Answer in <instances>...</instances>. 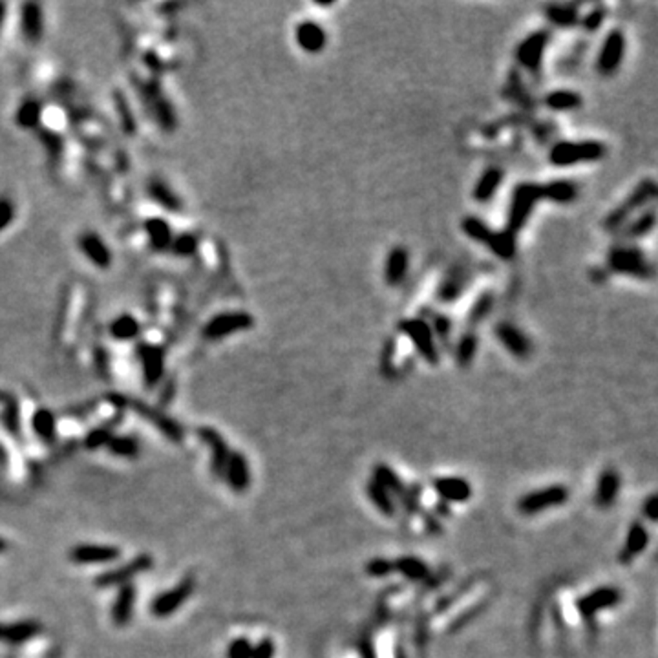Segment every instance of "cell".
I'll return each mask as SVG.
<instances>
[{
	"mask_svg": "<svg viewBox=\"0 0 658 658\" xmlns=\"http://www.w3.org/2000/svg\"><path fill=\"white\" fill-rule=\"evenodd\" d=\"M607 154L600 141H561L552 147L549 161L554 167H574L580 163H594Z\"/></svg>",
	"mask_w": 658,
	"mask_h": 658,
	"instance_id": "obj_1",
	"label": "cell"
},
{
	"mask_svg": "<svg viewBox=\"0 0 658 658\" xmlns=\"http://www.w3.org/2000/svg\"><path fill=\"white\" fill-rule=\"evenodd\" d=\"M654 196H657V185L653 179H644V181L631 192V196L626 198L622 203L614 210H611L609 216L605 218L604 227L607 231H620L627 222H631L635 213L640 209H645L653 203Z\"/></svg>",
	"mask_w": 658,
	"mask_h": 658,
	"instance_id": "obj_2",
	"label": "cell"
},
{
	"mask_svg": "<svg viewBox=\"0 0 658 658\" xmlns=\"http://www.w3.org/2000/svg\"><path fill=\"white\" fill-rule=\"evenodd\" d=\"M607 265L618 275L635 276L638 280H651L654 269L644 253L635 245H616L607 256Z\"/></svg>",
	"mask_w": 658,
	"mask_h": 658,
	"instance_id": "obj_3",
	"label": "cell"
},
{
	"mask_svg": "<svg viewBox=\"0 0 658 658\" xmlns=\"http://www.w3.org/2000/svg\"><path fill=\"white\" fill-rule=\"evenodd\" d=\"M543 200V187L536 183H521L514 191V196L510 201V210H508V234H516L520 229H523L529 216L532 214L534 205Z\"/></svg>",
	"mask_w": 658,
	"mask_h": 658,
	"instance_id": "obj_4",
	"label": "cell"
},
{
	"mask_svg": "<svg viewBox=\"0 0 658 658\" xmlns=\"http://www.w3.org/2000/svg\"><path fill=\"white\" fill-rule=\"evenodd\" d=\"M462 231L467 232V236L472 240L489 245L490 249L501 258H512L516 253L514 236L508 234V232H494L486 223L479 222L477 218L470 216V218L462 220Z\"/></svg>",
	"mask_w": 658,
	"mask_h": 658,
	"instance_id": "obj_5",
	"label": "cell"
},
{
	"mask_svg": "<svg viewBox=\"0 0 658 658\" xmlns=\"http://www.w3.org/2000/svg\"><path fill=\"white\" fill-rule=\"evenodd\" d=\"M399 329L412 340V344L424 361L433 366L439 362V347L436 344V335L426 322L419 321V318H406V321L399 322Z\"/></svg>",
	"mask_w": 658,
	"mask_h": 658,
	"instance_id": "obj_6",
	"label": "cell"
},
{
	"mask_svg": "<svg viewBox=\"0 0 658 658\" xmlns=\"http://www.w3.org/2000/svg\"><path fill=\"white\" fill-rule=\"evenodd\" d=\"M154 565L150 554H139L133 558L128 563L121 565L117 569L107 570V573L99 574L95 578V587L99 589H110V587H123L126 583H132L133 578H138L139 574L148 573Z\"/></svg>",
	"mask_w": 658,
	"mask_h": 658,
	"instance_id": "obj_7",
	"label": "cell"
},
{
	"mask_svg": "<svg viewBox=\"0 0 658 658\" xmlns=\"http://www.w3.org/2000/svg\"><path fill=\"white\" fill-rule=\"evenodd\" d=\"M194 589H196V580H194V576L183 578L176 587L169 589V591H164L163 594H157L156 598H154V602H152L150 605L152 614H154L156 618H169L170 614L176 613V611L191 598Z\"/></svg>",
	"mask_w": 658,
	"mask_h": 658,
	"instance_id": "obj_8",
	"label": "cell"
},
{
	"mask_svg": "<svg viewBox=\"0 0 658 658\" xmlns=\"http://www.w3.org/2000/svg\"><path fill=\"white\" fill-rule=\"evenodd\" d=\"M254 324L253 315L245 311H227V313H220V315L213 316L209 321V324L203 328V337L207 340H220V338H225L232 333H238V331H245V329H251Z\"/></svg>",
	"mask_w": 658,
	"mask_h": 658,
	"instance_id": "obj_9",
	"label": "cell"
},
{
	"mask_svg": "<svg viewBox=\"0 0 658 658\" xmlns=\"http://www.w3.org/2000/svg\"><path fill=\"white\" fill-rule=\"evenodd\" d=\"M569 499V490L565 489L563 485H554L547 486V489L536 490L518 501V510L525 516H532V514H539V512L547 510L552 507H560Z\"/></svg>",
	"mask_w": 658,
	"mask_h": 658,
	"instance_id": "obj_10",
	"label": "cell"
},
{
	"mask_svg": "<svg viewBox=\"0 0 658 658\" xmlns=\"http://www.w3.org/2000/svg\"><path fill=\"white\" fill-rule=\"evenodd\" d=\"M627 40L620 30H613L607 33L604 39V44L600 48V54L596 59V70L602 76H613L622 66L623 57H626Z\"/></svg>",
	"mask_w": 658,
	"mask_h": 658,
	"instance_id": "obj_11",
	"label": "cell"
},
{
	"mask_svg": "<svg viewBox=\"0 0 658 658\" xmlns=\"http://www.w3.org/2000/svg\"><path fill=\"white\" fill-rule=\"evenodd\" d=\"M622 600V592L618 591L616 587H600L594 589L589 594L582 596L576 600L574 607H576V613L582 620H592L594 616H598V613L607 609H613L616 605L620 604Z\"/></svg>",
	"mask_w": 658,
	"mask_h": 658,
	"instance_id": "obj_12",
	"label": "cell"
},
{
	"mask_svg": "<svg viewBox=\"0 0 658 658\" xmlns=\"http://www.w3.org/2000/svg\"><path fill=\"white\" fill-rule=\"evenodd\" d=\"M125 405L132 406L133 412H136L138 415H141L143 419H148V421H150V423L154 424L157 430L163 431L164 436H167V439H170L172 443H181L183 441V436H185V433H183V428L179 426L176 421H172L169 415H164L161 409L152 408V406H148V405H143V402H139V400L123 399V406Z\"/></svg>",
	"mask_w": 658,
	"mask_h": 658,
	"instance_id": "obj_13",
	"label": "cell"
},
{
	"mask_svg": "<svg viewBox=\"0 0 658 658\" xmlns=\"http://www.w3.org/2000/svg\"><path fill=\"white\" fill-rule=\"evenodd\" d=\"M496 337L503 346L507 347V352L516 359H529L530 353H532L530 338L510 322H499L496 325Z\"/></svg>",
	"mask_w": 658,
	"mask_h": 658,
	"instance_id": "obj_14",
	"label": "cell"
},
{
	"mask_svg": "<svg viewBox=\"0 0 658 658\" xmlns=\"http://www.w3.org/2000/svg\"><path fill=\"white\" fill-rule=\"evenodd\" d=\"M549 44V33L547 32H534L530 33L527 39L521 40V44L518 46V61L521 66H525L530 71H538L542 66L543 54Z\"/></svg>",
	"mask_w": 658,
	"mask_h": 658,
	"instance_id": "obj_15",
	"label": "cell"
},
{
	"mask_svg": "<svg viewBox=\"0 0 658 658\" xmlns=\"http://www.w3.org/2000/svg\"><path fill=\"white\" fill-rule=\"evenodd\" d=\"M138 357L143 366V378L145 386L154 388L164 373V352L161 347L152 344H139Z\"/></svg>",
	"mask_w": 658,
	"mask_h": 658,
	"instance_id": "obj_16",
	"label": "cell"
},
{
	"mask_svg": "<svg viewBox=\"0 0 658 658\" xmlns=\"http://www.w3.org/2000/svg\"><path fill=\"white\" fill-rule=\"evenodd\" d=\"M121 558V549L112 547V545H77L70 551V560L79 565H92V563H112Z\"/></svg>",
	"mask_w": 658,
	"mask_h": 658,
	"instance_id": "obj_17",
	"label": "cell"
},
{
	"mask_svg": "<svg viewBox=\"0 0 658 658\" xmlns=\"http://www.w3.org/2000/svg\"><path fill=\"white\" fill-rule=\"evenodd\" d=\"M198 436L201 437L203 443H207L213 452V461H210V470L216 477L225 476V468H227L229 457H231V450H229L227 443L220 436L218 431L214 428H200Z\"/></svg>",
	"mask_w": 658,
	"mask_h": 658,
	"instance_id": "obj_18",
	"label": "cell"
},
{
	"mask_svg": "<svg viewBox=\"0 0 658 658\" xmlns=\"http://www.w3.org/2000/svg\"><path fill=\"white\" fill-rule=\"evenodd\" d=\"M294 39H297V44L300 46V49H304L306 54H321L328 44V33H325L324 26H321L315 20H304V23L298 24Z\"/></svg>",
	"mask_w": 658,
	"mask_h": 658,
	"instance_id": "obj_19",
	"label": "cell"
},
{
	"mask_svg": "<svg viewBox=\"0 0 658 658\" xmlns=\"http://www.w3.org/2000/svg\"><path fill=\"white\" fill-rule=\"evenodd\" d=\"M433 492L441 501L465 503L472 498V486L461 477H439L433 479Z\"/></svg>",
	"mask_w": 658,
	"mask_h": 658,
	"instance_id": "obj_20",
	"label": "cell"
},
{
	"mask_svg": "<svg viewBox=\"0 0 658 658\" xmlns=\"http://www.w3.org/2000/svg\"><path fill=\"white\" fill-rule=\"evenodd\" d=\"M79 247L86 258L99 269H108L112 263V253L101 236L95 232H85L79 238Z\"/></svg>",
	"mask_w": 658,
	"mask_h": 658,
	"instance_id": "obj_21",
	"label": "cell"
},
{
	"mask_svg": "<svg viewBox=\"0 0 658 658\" xmlns=\"http://www.w3.org/2000/svg\"><path fill=\"white\" fill-rule=\"evenodd\" d=\"M40 631H42V626L37 620L0 623V642H6L9 645L24 644V642L35 638Z\"/></svg>",
	"mask_w": 658,
	"mask_h": 658,
	"instance_id": "obj_22",
	"label": "cell"
},
{
	"mask_svg": "<svg viewBox=\"0 0 658 658\" xmlns=\"http://www.w3.org/2000/svg\"><path fill=\"white\" fill-rule=\"evenodd\" d=\"M225 479H227L229 486L234 492H245L251 485V470L249 462L245 459L241 452H231L229 457L227 468H225Z\"/></svg>",
	"mask_w": 658,
	"mask_h": 658,
	"instance_id": "obj_23",
	"label": "cell"
},
{
	"mask_svg": "<svg viewBox=\"0 0 658 658\" xmlns=\"http://www.w3.org/2000/svg\"><path fill=\"white\" fill-rule=\"evenodd\" d=\"M409 269V253L405 247H393L388 254L386 267H384V276H386V284L395 287L406 280Z\"/></svg>",
	"mask_w": 658,
	"mask_h": 658,
	"instance_id": "obj_24",
	"label": "cell"
},
{
	"mask_svg": "<svg viewBox=\"0 0 658 658\" xmlns=\"http://www.w3.org/2000/svg\"><path fill=\"white\" fill-rule=\"evenodd\" d=\"M133 607H136V587L132 583H126L119 587L116 602L112 605V622L119 627H125L132 620Z\"/></svg>",
	"mask_w": 658,
	"mask_h": 658,
	"instance_id": "obj_25",
	"label": "cell"
},
{
	"mask_svg": "<svg viewBox=\"0 0 658 658\" xmlns=\"http://www.w3.org/2000/svg\"><path fill=\"white\" fill-rule=\"evenodd\" d=\"M20 26H23V35L30 42H37L42 37V30H44V23H42V9L35 2L23 6V13H20Z\"/></svg>",
	"mask_w": 658,
	"mask_h": 658,
	"instance_id": "obj_26",
	"label": "cell"
},
{
	"mask_svg": "<svg viewBox=\"0 0 658 658\" xmlns=\"http://www.w3.org/2000/svg\"><path fill=\"white\" fill-rule=\"evenodd\" d=\"M620 490V476L616 470H605L604 474L598 479V485H596V492H594V499L596 505L598 507H611L614 501H616V496H618Z\"/></svg>",
	"mask_w": 658,
	"mask_h": 658,
	"instance_id": "obj_27",
	"label": "cell"
},
{
	"mask_svg": "<svg viewBox=\"0 0 658 658\" xmlns=\"http://www.w3.org/2000/svg\"><path fill=\"white\" fill-rule=\"evenodd\" d=\"M647 543H650L647 529H645L642 523H635V525L629 529V532H627L626 543H623V549L622 552H620V561H622V563H629L633 558H636V554H640V552L647 547Z\"/></svg>",
	"mask_w": 658,
	"mask_h": 658,
	"instance_id": "obj_28",
	"label": "cell"
},
{
	"mask_svg": "<svg viewBox=\"0 0 658 658\" xmlns=\"http://www.w3.org/2000/svg\"><path fill=\"white\" fill-rule=\"evenodd\" d=\"M145 231H147L148 241H150L152 249L156 251H167L172 245V229L164 220L161 218H150L145 222Z\"/></svg>",
	"mask_w": 658,
	"mask_h": 658,
	"instance_id": "obj_29",
	"label": "cell"
},
{
	"mask_svg": "<svg viewBox=\"0 0 658 658\" xmlns=\"http://www.w3.org/2000/svg\"><path fill=\"white\" fill-rule=\"evenodd\" d=\"M503 178H505V174H503V170L498 169V167L486 169L485 172L481 174V178L477 179L476 189H474V198H476L477 201L492 200L494 194L501 187Z\"/></svg>",
	"mask_w": 658,
	"mask_h": 658,
	"instance_id": "obj_30",
	"label": "cell"
},
{
	"mask_svg": "<svg viewBox=\"0 0 658 658\" xmlns=\"http://www.w3.org/2000/svg\"><path fill=\"white\" fill-rule=\"evenodd\" d=\"M654 209L653 207H647L644 213L638 216L636 220H631V222H627L620 231H622V240H638V238H644V236L650 234L651 231L654 229Z\"/></svg>",
	"mask_w": 658,
	"mask_h": 658,
	"instance_id": "obj_31",
	"label": "cell"
},
{
	"mask_svg": "<svg viewBox=\"0 0 658 658\" xmlns=\"http://www.w3.org/2000/svg\"><path fill=\"white\" fill-rule=\"evenodd\" d=\"M543 187V200L556 201V203H570L578 198V185L569 179H558V181H551Z\"/></svg>",
	"mask_w": 658,
	"mask_h": 658,
	"instance_id": "obj_32",
	"label": "cell"
},
{
	"mask_svg": "<svg viewBox=\"0 0 658 658\" xmlns=\"http://www.w3.org/2000/svg\"><path fill=\"white\" fill-rule=\"evenodd\" d=\"M147 95L150 99L152 110L156 114L157 121H160V125L164 126L167 130H172L176 126V116H174V110L170 107V102L163 97V94L157 92L156 86H152V88H147Z\"/></svg>",
	"mask_w": 658,
	"mask_h": 658,
	"instance_id": "obj_33",
	"label": "cell"
},
{
	"mask_svg": "<svg viewBox=\"0 0 658 658\" xmlns=\"http://www.w3.org/2000/svg\"><path fill=\"white\" fill-rule=\"evenodd\" d=\"M393 569L409 582H423L428 578V565L415 556H402L393 560Z\"/></svg>",
	"mask_w": 658,
	"mask_h": 658,
	"instance_id": "obj_34",
	"label": "cell"
},
{
	"mask_svg": "<svg viewBox=\"0 0 658 658\" xmlns=\"http://www.w3.org/2000/svg\"><path fill=\"white\" fill-rule=\"evenodd\" d=\"M148 192H150L152 200H156L163 209L170 210V213H179L181 210V200L161 179H152L150 185H148Z\"/></svg>",
	"mask_w": 658,
	"mask_h": 658,
	"instance_id": "obj_35",
	"label": "cell"
},
{
	"mask_svg": "<svg viewBox=\"0 0 658 658\" xmlns=\"http://www.w3.org/2000/svg\"><path fill=\"white\" fill-rule=\"evenodd\" d=\"M545 104H547L551 110L569 112L582 107L583 101L582 95L573 92V90H554V92H551V94L545 97Z\"/></svg>",
	"mask_w": 658,
	"mask_h": 658,
	"instance_id": "obj_36",
	"label": "cell"
},
{
	"mask_svg": "<svg viewBox=\"0 0 658 658\" xmlns=\"http://www.w3.org/2000/svg\"><path fill=\"white\" fill-rule=\"evenodd\" d=\"M366 490H368L369 501L373 503V505H375V507H377V510L381 512V514H384V516H386V518H393V516H395V514H397V505H395V501H393L392 494L386 492V490H384L383 486H378L377 483H375V481H371V483H368V486H366Z\"/></svg>",
	"mask_w": 658,
	"mask_h": 658,
	"instance_id": "obj_37",
	"label": "cell"
},
{
	"mask_svg": "<svg viewBox=\"0 0 658 658\" xmlns=\"http://www.w3.org/2000/svg\"><path fill=\"white\" fill-rule=\"evenodd\" d=\"M33 431L44 443H54L55 439V415L48 408H40L33 414L32 419Z\"/></svg>",
	"mask_w": 658,
	"mask_h": 658,
	"instance_id": "obj_38",
	"label": "cell"
},
{
	"mask_svg": "<svg viewBox=\"0 0 658 658\" xmlns=\"http://www.w3.org/2000/svg\"><path fill=\"white\" fill-rule=\"evenodd\" d=\"M373 481L378 486H383L386 492L395 494L397 498H400V496L405 494V485H402L400 477L397 476L392 468L386 467V465H377V467H375Z\"/></svg>",
	"mask_w": 658,
	"mask_h": 658,
	"instance_id": "obj_39",
	"label": "cell"
},
{
	"mask_svg": "<svg viewBox=\"0 0 658 658\" xmlns=\"http://www.w3.org/2000/svg\"><path fill=\"white\" fill-rule=\"evenodd\" d=\"M40 114H42V107L37 99H26V101L18 107L17 114H15V121L18 126L23 128H33L39 125Z\"/></svg>",
	"mask_w": 658,
	"mask_h": 658,
	"instance_id": "obj_40",
	"label": "cell"
},
{
	"mask_svg": "<svg viewBox=\"0 0 658 658\" xmlns=\"http://www.w3.org/2000/svg\"><path fill=\"white\" fill-rule=\"evenodd\" d=\"M107 448L110 450V454L117 455V457L136 459L139 455V443L138 439L132 436L112 437L107 443Z\"/></svg>",
	"mask_w": 658,
	"mask_h": 658,
	"instance_id": "obj_41",
	"label": "cell"
},
{
	"mask_svg": "<svg viewBox=\"0 0 658 658\" xmlns=\"http://www.w3.org/2000/svg\"><path fill=\"white\" fill-rule=\"evenodd\" d=\"M139 322L132 315H121L112 322L110 333L116 340H132L139 335Z\"/></svg>",
	"mask_w": 658,
	"mask_h": 658,
	"instance_id": "obj_42",
	"label": "cell"
},
{
	"mask_svg": "<svg viewBox=\"0 0 658 658\" xmlns=\"http://www.w3.org/2000/svg\"><path fill=\"white\" fill-rule=\"evenodd\" d=\"M547 17L558 26H570L578 20V6L552 4L547 8Z\"/></svg>",
	"mask_w": 658,
	"mask_h": 658,
	"instance_id": "obj_43",
	"label": "cell"
},
{
	"mask_svg": "<svg viewBox=\"0 0 658 658\" xmlns=\"http://www.w3.org/2000/svg\"><path fill=\"white\" fill-rule=\"evenodd\" d=\"M477 352V338L474 333H465L457 342V352H455V359H457L461 368H468L474 361Z\"/></svg>",
	"mask_w": 658,
	"mask_h": 658,
	"instance_id": "obj_44",
	"label": "cell"
},
{
	"mask_svg": "<svg viewBox=\"0 0 658 658\" xmlns=\"http://www.w3.org/2000/svg\"><path fill=\"white\" fill-rule=\"evenodd\" d=\"M465 282H467V275H465V273L462 271L452 273V275H450L445 280L443 287H441V298H443L445 302H452V300H455V298L461 294Z\"/></svg>",
	"mask_w": 658,
	"mask_h": 658,
	"instance_id": "obj_45",
	"label": "cell"
},
{
	"mask_svg": "<svg viewBox=\"0 0 658 658\" xmlns=\"http://www.w3.org/2000/svg\"><path fill=\"white\" fill-rule=\"evenodd\" d=\"M112 431H114V424L112 423L104 424V426L95 428V430H92L88 436H86L85 446L90 450H97V448H101V446H107L108 441L114 437L112 436Z\"/></svg>",
	"mask_w": 658,
	"mask_h": 658,
	"instance_id": "obj_46",
	"label": "cell"
},
{
	"mask_svg": "<svg viewBox=\"0 0 658 658\" xmlns=\"http://www.w3.org/2000/svg\"><path fill=\"white\" fill-rule=\"evenodd\" d=\"M170 249H172L174 254H178V256H192L198 249V238L194 234H189V232L179 234L178 238H174L172 240Z\"/></svg>",
	"mask_w": 658,
	"mask_h": 658,
	"instance_id": "obj_47",
	"label": "cell"
},
{
	"mask_svg": "<svg viewBox=\"0 0 658 658\" xmlns=\"http://www.w3.org/2000/svg\"><path fill=\"white\" fill-rule=\"evenodd\" d=\"M492 307H494V297L492 294H481L479 298H477V302L474 304V307H472V311H470V322L472 324H477V322L479 321H483V318H485L486 315H489L490 311H492Z\"/></svg>",
	"mask_w": 658,
	"mask_h": 658,
	"instance_id": "obj_48",
	"label": "cell"
},
{
	"mask_svg": "<svg viewBox=\"0 0 658 658\" xmlns=\"http://www.w3.org/2000/svg\"><path fill=\"white\" fill-rule=\"evenodd\" d=\"M408 602H409L408 589H395V591H390L383 598V605L388 611H399L400 607H405Z\"/></svg>",
	"mask_w": 658,
	"mask_h": 658,
	"instance_id": "obj_49",
	"label": "cell"
},
{
	"mask_svg": "<svg viewBox=\"0 0 658 658\" xmlns=\"http://www.w3.org/2000/svg\"><path fill=\"white\" fill-rule=\"evenodd\" d=\"M366 573H368L369 576H373V578H384V576H388V574L395 573V569H393L392 560L375 558V560L368 561V565H366Z\"/></svg>",
	"mask_w": 658,
	"mask_h": 658,
	"instance_id": "obj_50",
	"label": "cell"
},
{
	"mask_svg": "<svg viewBox=\"0 0 658 658\" xmlns=\"http://www.w3.org/2000/svg\"><path fill=\"white\" fill-rule=\"evenodd\" d=\"M253 644L247 638H236L229 644L227 658H251Z\"/></svg>",
	"mask_w": 658,
	"mask_h": 658,
	"instance_id": "obj_51",
	"label": "cell"
},
{
	"mask_svg": "<svg viewBox=\"0 0 658 658\" xmlns=\"http://www.w3.org/2000/svg\"><path fill=\"white\" fill-rule=\"evenodd\" d=\"M117 112H119L121 116V123H123V128L126 130V133H133L136 130V121H133V114L130 112L128 104L123 99V95H117Z\"/></svg>",
	"mask_w": 658,
	"mask_h": 658,
	"instance_id": "obj_52",
	"label": "cell"
},
{
	"mask_svg": "<svg viewBox=\"0 0 658 658\" xmlns=\"http://www.w3.org/2000/svg\"><path fill=\"white\" fill-rule=\"evenodd\" d=\"M604 20H605V8L604 6H596L591 13H587L585 15V18H583V28H585L587 32H596V30L604 24Z\"/></svg>",
	"mask_w": 658,
	"mask_h": 658,
	"instance_id": "obj_53",
	"label": "cell"
},
{
	"mask_svg": "<svg viewBox=\"0 0 658 658\" xmlns=\"http://www.w3.org/2000/svg\"><path fill=\"white\" fill-rule=\"evenodd\" d=\"M276 647L271 638H262L256 645H253L251 658H275Z\"/></svg>",
	"mask_w": 658,
	"mask_h": 658,
	"instance_id": "obj_54",
	"label": "cell"
},
{
	"mask_svg": "<svg viewBox=\"0 0 658 658\" xmlns=\"http://www.w3.org/2000/svg\"><path fill=\"white\" fill-rule=\"evenodd\" d=\"M15 216V209L13 203L6 198H0V231H4L8 227L9 223L13 222Z\"/></svg>",
	"mask_w": 658,
	"mask_h": 658,
	"instance_id": "obj_55",
	"label": "cell"
},
{
	"mask_svg": "<svg viewBox=\"0 0 658 658\" xmlns=\"http://www.w3.org/2000/svg\"><path fill=\"white\" fill-rule=\"evenodd\" d=\"M431 331H433V335H439V338L446 340L448 335L452 333V322L445 315H436L433 316V329Z\"/></svg>",
	"mask_w": 658,
	"mask_h": 658,
	"instance_id": "obj_56",
	"label": "cell"
},
{
	"mask_svg": "<svg viewBox=\"0 0 658 658\" xmlns=\"http://www.w3.org/2000/svg\"><path fill=\"white\" fill-rule=\"evenodd\" d=\"M42 139H44V143L48 145L49 152H54L55 156L61 154V148L63 147H61V138H59V136H54V133H44Z\"/></svg>",
	"mask_w": 658,
	"mask_h": 658,
	"instance_id": "obj_57",
	"label": "cell"
},
{
	"mask_svg": "<svg viewBox=\"0 0 658 658\" xmlns=\"http://www.w3.org/2000/svg\"><path fill=\"white\" fill-rule=\"evenodd\" d=\"M657 496H650V499L644 505V514L650 518L651 521H657Z\"/></svg>",
	"mask_w": 658,
	"mask_h": 658,
	"instance_id": "obj_58",
	"label": "cell"
},
{
	"mask_svg": "<svg viewBox=\"0 0 658 658\" xmlns=\"http://www.w3.org/2000/svg\"><path fill=\"white\" fill-rule=\"evenodd\" d=\"M4 18H6V4H4V2H0V30H2Z\"/></svg>",
	"mask_w": 658,
	"mask_h": 658,
	"instance_id": "obj_59",
	"label": "cell"
},
{
	"mask_svg": "<svg viewBox=\"0 0 658 658\" xmlns=\"http://www.w3.org/2000/svg\"><path fill=\"white\" fill-rule=\"evenodd\" d=\"M4 551H8V542L0 538V552H4Z\"/></svg>",
	"mask_w": 658,
	"mask_h": 658,
	"instance_id": "obj_60",
	"label": "cell"
}]
</instances>
